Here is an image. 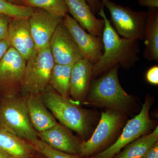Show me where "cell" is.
Listing matches in <instances>:
<instances>
[{"instance_id": "obj_24", "label": "cell", "mask_w": 158, "mask_h": 158, "mask_svg": "<svg viewBox=\"0 0 158 158\" xmlns=\"http://www.w3.org/2000/svg\"><path fill=\"white\" fill-rule=\"evenodd\" d=\"M34 150L37 151L48 158H82L77 155H73L54 149L44 142L37 139L31 143Z\"/></svg>"}, {"instance_id": "obj_11", "label": "cell", "mask_w": 158, "mask_h": 158, "mask_svg": "<svg viewBox=\"0 0 158 158\" xmlns=\"http://www.w3.org/2000/svg\"><path fill=\"white\" fill-rule=\"evenodd\" d=\"M63 18L43 9L34 8L28 20L37 51L49 47L51 38Z\"/></svg>"}, {"instance_id": "obj_18", "label": "cell", "mask_w": 158, "mask_h": 158, "mask_svg": "<svg viewBox=\"0 0 158 158\" xmlns=\"http://www.w3.org/2000/svg\"><path fill=\"white\" fill-rule=\"evenodd\" d=\"M0 150L15 158H28L33 144L0 123Z\"/></svg>"}, {"instance_id": "obj_30", "label": "cell", "mask_w": 158, "mask_h": 158, "mask_svg": "<svg viewBox=\"0 0 158 158\" xmlns=\"http://www.w3.org/2000/svg\"><path fill=\"white\" fill-rule=\"evenodd\" d=\"M10 46L9 40H0V61Z\"/></svg>"}, {"instance_id": "obj_7", "label": "cell", "mask_w": 158, "mask_h": 158, "mask_svg": "<svg viewBox=\"0 0 158 158\" xmlns=\"http://www.w3.org/2000/svg\"><path fill=\"white\" fill-rule=\"evenodd\" d=\"M151 102L145 99L141 112L128 121L122 133L112 145L89 158H113L123 148L151 129L153 121L149 117Z\"/></svg>"}, {"instance_id": "obj_12", "label": "cell", "mask_w": 158, "mask_h": 158, "mask_svg": "<svg viewBox=\"0 0 158 158\" xmlns=\"http://www.w3.org/2000/svg\"><path fill=\"white\" fill-rule=\"evenodd\" d=\"M8 39L11 46L27 61L37 52L27 18L11 17Z\"/></svg>"}, {"instance_id": "obj_4", "label": "cell", "mask_w": 158, "mask_h": 158, "mask_svg": "<svg viewBox=\"0 0 158 158\" xmlns=\"http://www.w3.org/2000/svg\"><path fill=\"white\" fill-rule=\"evenodd\" d=\"M49 47L37 51L27 61L22 84L25 94H41L49 85L52 69L55 65Z\"/></svg>"}, {"instance_id": "obj_13", "label": "cell", "mask_w": 158, "mask_h": 158, "mask_svg": "<svg viewBox=\"0 0 158 158\" xmlns=\"http://www.w3.org/2000/svg\"><path fill=\"white\" fill-rule=\"evenodd\" d=\"M27 61L10 46L0 61V86L9 87L22 84Z\"/></svg>"}, {"instance_id": "obj_8", "label": "cell", "mask_w": 158, "mask_h": 158, "mask_svg": "<svg viewBox=\"0 0 158 158\" xmlns=\"http://www.w3.org/2000/svg\"><path fill=\"white\" fill-rule=\"evenodd\" d=\"M122 120L120 112L113 110L102 112L100 120L92 135L87 141L81 143L78 156L82 158H88L99 152L114 135Z\"/></svg>"}, {"instance_id": "obj_17", "label": "cell", "mask_w": 158, "mask_h": 158, "mask_svg": "<svg viewBox=\"0 0 158 158\" xmlns=\"http://www.w3.org/2000/svg\"><path fill=\"white\" fill-rule=\"evenodd\" d=\"M93 64L85 58L73 65L71 72L69 94L76 100L84 98L93 75Z\"/></svg>"}, {"instance_id": "obj_22", "label": "cell", "mask_w": 158, "mask_h": 158, "mask_svg": "<svg viewBox=\"0 0 158 158\" xmlns=\"http://www.w3.org/2000/svg\"><path fill=\"white\" fill-rule=\"evenodd\" d=\"M25 6L43 9L53 15L62 18L68 13L65 0H27Z\"/></svg>"}, {"instance_id": "obj_27", "label": "cell", "mask_w": 158, "mask_h": 158, "mask_svg": "<svg viewBox=\"0 0 158 158\" xmlns=\"http://www.w3.org/2000/svg\"><path fill=\"white\" fill-rule=\"evenodd\" d=\"M90 7L93 14L97 13L99 11L100 9L102 6L101 0H85Z\"/></svg>"}, {"instance_id": "obj_32", "label": "cell", "mask_w": 158, "mask_h": 158, "mask_svg": "<svg viewBox=\"0 0 158 158\" xmlns=\"http://www.w3.org/2000/svg\"><path fill=\"white\" fill-rule=\"evenodd\" d=\"M0 158H15L0 150Z\"/></svg>"}, {"instance_id": "obj_2", "label": "cell", "mask_w": 158, "mask_h": 158, "mask_svg": "<svg viewBox=\"0 0 158 158\" xmlns=\"http://www.w3.org/2000/svg\"><path fill=\"white\" fill-rule=\"evenodd\" d=\"M119 65L114 66L107 73L92 83L88 94L89 104L126 112L132 104V98L123 88L118 80Z\"/></svg>"}, {"instance_id": "obj_5", "label": "cell", "mask_w": 158, "mask_h": 158, "mask_svg": "<svg viewBox=\"0 0 158 158\" xmlns=\"http://www.w3.org/2000/svg\"><path fill=\"white\" fill-rule=\"evenodd\" d=\"M0 123L30 143L38 139L31 124L26 101L19 98H5L0 103Z\"/></svg>"}, {"instance_id": "obj_29", "label": "cell", "mask_w": 158, "mask_h": 158, "mask_svg": "<svg viewBox=\"0 0 158 158\" xmlns=\"http://www.w3.org/2000/svg\"><path fill=\"white\" fill-rule=\"evenodd\" d=\"M143 158H158V141L148 150Z\"/></svg>"}, {"instance_id": "obj_15", "label": "cell", "mask_w": 158, "mask_h": 158, "mask_svg": "<svg viewBox=\"0 0 158 158\" xmlns=\"http://www.w3.org/2000/svg\"><path fill=\"white\" fill-rule=\"evenodd\" d=\"M69 12L79 25L89 34L101 37L104 27L102 18H97L85 0H65Z\"/></svg>"}, {"instance_id": "obj_9", "label": "cell", "mask_w": 158, "mask_h": 158, "mask_svg": "<svg viewBox=\"0 0 158 158\" xmlns=\"http://www.w3.org/2000/svg\"><path fill=\"white\" fill-rule=\"evenodd\" d=\"M49 47L56 64L73 65L84 58L72 35L62 23L54 32Z\"/></svg>"}, {"instance_id": "obj_21", "label": "cell", "mask_w": 158, "mask_h": 158, "mask_svg": "<svg viewBox=\"0 0 158 158\" xmlns=\"http://www.w3.org/2000/svg\"><path fill=\"white\" fill-rule=\"evenodd\" d=\"M73 65L55 63L51 73L49 85L57 93L65 98L69 94L71 72Z\"/></svg>"}, {"instance_id": "obj_10", "label": "cell", "mask_w": 158, "mask_h": 158, "mask_svg": "<svg viewBox=\"0 0 158 158\" xmlns=\"http://www.w3.org/2000/svg\"><path fill=\"white\" fill-rule=\"evenodd\" d=\"M62 23L72 35L84 58L93 65L96 63L103 52L102 37L87 33L68 13L63 17Z\"/></svg>"}, {"instance_id": "obj_25", "label": "cell", "mask_w": 158, "mask_h": 158, "mask_svg": "<svg viewBox=\"0 0 158 158\" xmlns=\"http://www.w3.org/2000/svg\"><path fill=\"white\" fill-rule=\"evenodd\" d=\"M10 18L9 15L0 13V40L8 39Z\"/></svg>"}, {"instance_id": "obj_19", "label": "cell", "mask_w": 158, "mask_h": 158, "mask_svg": "<svg viewBox=\"0 0 158 158\" xmlns=\"http://www.w3.org/2000/svg\"><path fill=\"white\" fill-rule=\"evenodd\" d=\"M144 56L149 60H158V11L149 9L144 31Z\"/></svg>"}, {"instance_id": "obj_16", "label": "cell", "mask_w": 158, "mask_h": 158, "mask_svg": "<svg viewBox=\"0 0 158 158\" xmlns=\"http://www.w3.org/2000/svg\"><path fill=\"white\" fill-rule=\"evenodd\" d=\"M40 94H29L26 101L30 121L38 133L48 129L57 123L46 106Z\"/></svg>"}, {"instance_id": "obj_28", "label": "cell", "mask_w": 158, "mask_h": 158, "mask_svg": "<svg viewBox=\"0 0 158 158\" xmlns=\"http://www.w3.org/2000/svg\"><path fill=\"white\" fill-rule=\"evenodd\" d=\"M138 3L141 6L149 9H158V0H138Z\"/></svg>"}, {"instance_id": "obj_20", "label": "cell", "mask_w": 158, "mask_h": 158, "mask_svg": "<svg viewBox=\"0 0 158 158\" xmlns=\"http://www.w3.org/2000/svg\"><path fill=\"white\" fill-rule=\"evenodd\" d=\"M158 127L148 135H143L124 148L113 158H143L146 152L158 142Z\"/></svg>"}, {"instance_id": "obj_31", "label": "cell", "mask_w": 158, "mask_h": 158, "mask_svg": "<svg viewBox=\"0 0 158 158\" xmlns=\"http://www.w3.org/2000/svg\"><path fill=\"white\" fill-rule=\"evenodd\" d=\"M9 2L14 5L20 6H25L26 1L27 0H6Z\"/></svg>"}, {"instance_id": "obj_26", "label": "cell", "mask_w": 158, "mask_h": 158, "mask_svg": "<svg viewBox=\"0 0 158 158\" xmlns=\"http://www.w3.org/2000/svg\"><path fill=\"white\" fill-rule=\"evenodd\" d=\"M146 79L150 84L158 85V67L157 65L152 66L148 71Z\"/></svg>"}, {"instance_id": "obj_23", "label": "cell", "mask_w": 158, "mask_h": 158, "mask_svg": "<svg viewBox=\"0 0 158 158\" xmlns=\"http://www.w3.org/2000/svg\"><path fill=\"white\" fill-rule=\"evenodd\" d=\"M34 8L26 6L14 5L6 0H0V13L11 17L29 18L33 14Z\"/></svg>"}, {"instance_id": "obj_3", "label": "cell", "mask_w": 158, "mask_h": 158, "mask_svg": "<svg viewBox=\"0 0 158 158\" xmlns=\"http://www.w3.org/2000/svg\"><path fill=\"white\" fill-rule=\"evenodd\" d=\"M41 96L47 108L63 126L74 131L83 138L88 136L91 119L90 113L87 110L53 90L47 89Z\"/></svg>"}, {"instance_id": "obj_14", "label": "cell", "mask_w": 158, "mask_h": 158, "mask_svg": "<svg viewBox=\"0 0 158 158\" xmlns=\"http://www.w3.org/2000/svg\"><path fill=\"white\" fill-rule=\"evenodd\" d=\"M40 140L54 149L78 155L82 142L78 140L64 127L57 123L45 131L38 133Z\"/></svg>"}, {"instance_id": "obj_6", "label": "cell", "mask_w": 158, "mask_h": 158, "mask_svg": "<svg viewBox=\"0 0 158 158\" xmlns=\"http://www.w3.org/2000/svg\"><path fill=\"white\" fill-rule=\"evenodd\" d=\"M110 11L111 19L118 35L126 38L144 39L147 12L135 11L110 0H102Z\"/></svg>"}, {"instance_id": "obj_1", "label": "cell", "mask_w": 158, "mask_h": 158, "mask_svg": "<svg viewBox=\"0 0 158 158\" xmlns=\"http://www.w3.org/2000/svg\"><path fill=\"white\" fill-rule=\"evenodd\" d=\"M98 14L104 21L102 34L103 52L101 57L94 63L93 75H98L116 65L127 66L138 59L139 40L121 37L113 28L102 6Z\"/></svg>"}]
</instances>
